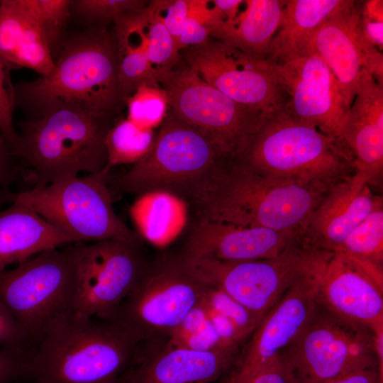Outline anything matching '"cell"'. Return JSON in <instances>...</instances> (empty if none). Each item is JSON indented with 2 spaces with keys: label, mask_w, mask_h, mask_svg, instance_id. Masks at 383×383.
I'll return each instance as SVG.
<instances>
[{
  "label": "cell",
  "mask_w": 383,
  "mask_h": 383,
  "mask_svg": "<svg viewBox=\"0 0 383 383\" xmlns=\"http://www.w3.org/2000/svg\"><path fill=\"white\" fill-rule=\"evenodd\" d=\"M111 179L110 172L103 170L5 196L30 208L74 243L117 240L142 243L138 234L114 211Z\"/></svg>",
  "instance_id": "8992f818"
},
{
  "label": "cell",
  "mask_w": 383,
  "mask_h": 383,
  "mask_svg": "<svg viewBox=\"0 0 383 383\" xmlns=\"http://www.w3.org/2000/svg\"><path fill=\"white\" fill-rule=\"evenodd\" d=\"M75 311L57 320L28 357L33 383H113L135 364L142 338Z\"/></svg>",
  "instance_id": "7a4b0ae2"
},
{
  "label": "cell",
  "mask_w": 383,
  "mask_h": 383,
  "mask_svg": "<svg viewBox=\"0 0 383 383\" xmlns=\"http://www.w3.org/2000/svg\"><path fill=\"white\" fill-rule=\"evenodd\" d=\"M15 106L40 117L60 106L113 114L124 104L113 32L97 26L69 38L51 72L14 87Z\"/></svg>",
  "instance_id": "3957f363"
},
{
  "label": "cell",
  "mask_w": 383,
  "mask_h": 383,
  "mask_svg": "<svg viewBox=\"0 0 383 383\" xmlns=\"http://www.w3.org/2000/svg\"><path fill=\"white\" fill-rule=\"evenodd\" d=\"M374 333V350L378 362V370L382 376H383V326L378 327Z\"/></svg>",
  "instance_id": "7dc6e473"
},
{
  "label": "cell",
  "mask_w": 383,
  "mask_h": 383,
  "mask_svg": "<svg viewBox=\"0 0 383 383\" xmlns=\"http://www.w3.org/2000/svg\"><path fill=\"white\" fill-rule=\"evenodd\" d=\"M11 69L0 56V134L6 140L9 149L16 144L18 136L13 119L15 94L14 86L9 76Z\"/></svg>",
  "instance_id": "d590c367"
},
{
  "label": "cell",
  "mask_w": 383,
  "mask_h": 383,
  "mask_svg": "<svg viewBox=\"0 0 383 383\" xmlns=\"http://www.w3.org/2000/svg\"><path fill=\"white\" fill-rule=\"evenodd\" d=\"M0 56L12 68L48 74L55 61L36 23L18 0H0Z\"/></svg>",
  "instance_id": "cb8c5ba5"
},
{
  "label": "cell",
  "mask_w": 383,
  "mask_h": 383,
  "mask_svg": "<svg viewBox=\"0 0 383 383\" xmlns=\"http://www.w3.org/2000/svg\"><path fill=\"white\" fill-rule=\"evenodd\" d=\"M179 53L182 62L204 81L244 106L269 116L287 106V98L266 60L212 38Z\"/></svg>",
  "instance_id": "5bb4252c"
},
{
  "label": "cell",
  "mask_w": 383,
  "mask_h": 383,
  "mask_svg": "<svg viewBox=\"0 0 383 383\" xmlns=\"http://www.w3.org/2000/svg\"><path fill=\"white\" fill-rule=\"evenodd\" d=\"M360 19L367 39L382 52L383 49V1L368 0L360 4Z\"/></svg>",
  "instance_id": "74e56055"
},
{
  "label": "cell",
  "mask_w": 383,
  "mask_h": 383,
  "mask_svg": "<svg viewBox=\"0 0 383 383\" xmlns=\"http://www.w3.org/2000/svg\"><path fill=\"white\" fill-rule=\"evenodd\" d=\"M204 305L207 317L221 339L229 348L238 350V347L245 338L228 318L208 306L205 303Z\"/></svg>",
  "instance_id": "b9f144b4"
},
{
  "label": "cell",
  "mask_w": 383,
  "mask_h": 383,
  "mask_svg": "<svg viewBox=\"0 0 383 383\" xmlns=\"http://www.w3.org/2000/svg\"><path fill=\"white\" fill-rule=\"evenodd\" d=\"M30 345L28 338L22 327L0 299V348L28 355L26 350Z\"/></svg>",
  "instance_id": "8d00e7d4"
},
{
  "label": "cell",
  "mask_w": 383,
  "mask_h": 383,
  "mask_svg": "<svg viewBox=\"0 0 383 383\" xmlns=\"http://www.w3.org/2000/svg\"><path fill=\"white\" fill-rule=\"evenodd\" d=\"M209 288L179 255L162 254L147 262L132 292L104 321L122 326L143 340L168 338Z\"/></svg>",
  "instance_id": "9c48e42d"
},
{
  "label": "cell",
  "mask_w": 383,
  "mask_h": 383,
  "mask_svg": "<svg viewBox=\"0 0 383 383\" xmlns=\"http://www.w3.org/2000/svg\"><path fill=\"white\" fill-rule=\"evenodd\" d=\"M28 355L0 348V383L27 379Z\"/></svg>",
  "instance_id": "60d3db41"
},
{
  "label": "cell",
  "mask_w": 383,
  "mask_h": 383,
  "mask_svg": "<svg viewBox=\"0 0 383 383\" xmlns=\"http://www.w3.org/2000/svg\"><path fill=\"white\" fill-rule=\"evenodd\" d=\"M235 158L278 182L331 186L354 174L346 148L287 106L265 117Z\"/></svg>",
  "instance_id": "5b68a950"
},
{
  "label": "cell",
  "mask_w": 383,
  "mask_h": 383,
  "mask_svg": "<svg viewBox=\"0 0 383 383\" xmlns=\"http://www.w3.org/2000/svg\"><path fill=\"white\" fill-rule=\"evenodd\" d=\"M129 370L113 383H128Z\"/></svg>",
  "instance_id": "c3c4849f"
},
{
  "label": "cell",
  "mask_w": 383,
  "mask_h": 383,
  "mask_svg": "<svg viewBox=\"0 0 383 383\" xmlns=\"http://www.w3.org/2000/svg\"><path fill=\"white\" fill-rule=\"evenodd\" d=\"M223 383H233V379H232V377H231V374L230 375V377Z\"/></svg>",
  "instance_id": "681fc988"
},
{
  "label": "cell",
  "mask_w": 383,
  "mask_h": 383,
  "mask_svg": "<svg viewBox=\"0 0 383 383\" xmlns=\"http://www.w3.org/2000/svg\"><path fill=\"white\" fill-rule=\"evenodd\" d=\"M226 155L199 130L169 109L150 152L111 179V191L135 195L164 190L187 201L194 187Z\"/></svg>",
  "instance_id": "52a82bcc"
},
{
  "label": "cell",
  "mask_w": 383,
  "mask_h": 383,
  "mask_svg": "<svg viewBox=\"0 0 383 383\" xmlns=\"http://www.w3.org/2000/svg\"><path fill=\"white\" fill-rule=\"evenodd\" d=\"M330 187L275 182L227 157L194 187L187 201L197 219L302 232Z\"/></svg>",
  "instance_id": "6da1fadb"
},
{
  "label": "cell",
  "mask_w": 383,
  "mask_h": 383,
  "mask_svg": "<svg viewBox=\"0 0 383 383\" xmlns=\"http://www.w3.org/2000/svg\"><path fill=\"white\" fill-rule=\"evenodd\" d=\"M318 302L338 318L374 331L383 326L382 268L332 252L321 272Z\"/></svg>",
  "instance_id": "e0dca14e"
},
{
  "label": "cell",
  "mask_w": 383,
  "mask_h": 383,
  "mask_svg": "<svg viewBox=\"0 0 383 383\" xmlns=\"http://www.w3.org/2000/svg\"><path fill=\"white\" fill-rule=\"evenodd\" d=\"M72 243L70 235L25 205L13 203L0 211V271Z\"/></svg>",
  "instance_id": "603a6c76"
},
{
  "label": "cell",
  "mask_w": 383,
  "mask_h": 383,
  "mask_svg": "<svg viewBox=\"0 0 383 383\" xmlns=\"http://www.w3.org/2000/svg\"><path fill=\"white\" fill-rule=\"evenodd\" d=\"M334 252L342 253L382 268L383 203L376 206L348 234Z\"/></svg>",
  "instance_id": "f546056e"
},
{
  "label": "cell",
  "mask_w": 383,
  "mask_h": 383,
  "mask_svg": "<svg viewBox=\"0 0 383 383\" xmlns=\"http://www.w3.org/2000/svg\"><path fill=\"white\" fill-rule=\"evenodd\" d=\"M248 383H298L291 369L280 357L254 376Z\"/></svg>",
  "instance_id": "ee69618b"
},
{
  "label": "cell",
  "mask_w": 383,
  "mask_h": 383,
  "mask_svg": "<svg viewBox=\"0 0 383 383\" xmlns=\"http://www.w3.org/2000/svg\"><path fill=\"white\" fill-rule=\"evenodd\" d=\"M39 27L50 49L61 40L70 14L69 0H18Z\"/></svg>",
  "instance_id": "d6a6232c"
},
{
  "label": "cell",
  "mask_w": 383,
  "mask_h": 383,
  "mask_svg": "<svg viewBox=\"0 0 383 383\" xmlns=\"http://www.w3.org/2000/svg\"><path fill=\"white\" fill-rule=\"evenodd\" d=\"M153 77L166 92L169 110L229 157L240 155L267 116L235 102L183 62Z\"/></svg>",
  "instance_id": "8fae6325"
},
{
  "label": "cell",
  "mask_w": 383,
  "mask_h": 383,
  "mask_svg": "<svg viewBox=\"0 0 383 383\" xmlns=\"http://www.w3.org/2000/svg\"><path fill=\"white\" fill-rule=\"evenodd\" d=\"M112 116L75 106L55 107L21 123L11 155L21 163L33 188L80 172H100L107 162L105 140Z\"/></svg>",
  "instance_id": "277c9868"
},
{
  "label": "cell",
  "mask_w": 383,
  "mask_h": 383,
  "mask_svg": "<svg viewBox=\"0 0 383 383\" xmlns=\"http://www.w3.org/2000/svg\"><path fill=\"white\" fill-rule=\"evenodd\" d=\"M207 319L206 306L202 300L189 312L180 324L170 333L168 342H175L196 332L203 326Z\"/></svg>",
  "instance_id": "7bdbcfd3"
},
{
  "label": "cell",
  "mask_w": 383,
  "mask_h": 383,
  "mask_svg": "<svg viewBox=\"0 0 383 383\" xmlns=\"http://www.w3.org/2000/svg\"><path fill=\"white\" fill-rule=\"evenodd\" d=\"M319 383H383V376L380 374L377 367H372Z\"/></svg>",
  "instance_id": "bcb514c9"
},
{
  "label": "cell",
  "mask_w": 383,
  "mask_h": 383,
  "mask_svg": "<svg viewBox=\"0 0 383 383\" xmlns=\"http://www.w3.org/2000/svg\"><path fill=\"white\" fill-rule=\"evenodd\" d=\"M237 350L197 351L166 344L140 353L128 383H211L235 362Z\"/></svg>",
  "instance_id": "7402d4cb"
},
{
  "label": "cell",
  "mask_w": 383,
  "mask_h": 383,
  "mask_svg": "<svg viewBox=\"0 0 383 383\" xmlns=\"http://www.w3.org/2000/svg\"><path fill=\"white\" fill-rule=\"evenodd\" d=\"M76 267L70 248L44 251L0 271V299L36 345L49 328L75 311Z\"/></svg>",
  "instance_id": "ba28073f"
},
{
  "label": "cell",
  "mask_w": 383,
  "mask_h": 383,
  "mask_svg": "<svg viewBox=\"0 0 383 383\" xmlns=\"http://www.w3.org/2000/svg\"><path fill=\"white\" fill-rule=\"evenodd\" d=\"M124 104L127 118L145 129L160 127L169 109L166 92L158 84L140 85L124 99Z\"/></svg>",
  "instance_id": "1f68e13d"
},
{
  "label": "cell",
  "mask_w": 383,
  "mask_h": 383,
  "mask_svg": "<svg viewBox=\"0 0 383 383\" xmlns=\"http://www.w3.org/2000/svg\"><path fill=\"white\" fill-rule=\"evenodd\" d=\"M328 257L289 289L262 318L233 371L235 383H248L279 360L308 326L319 306L320 274Z\"/></svg>",
  "instance_id": "9a60e30c"
},
{
  "label": "cell",
  "mask_w": 383,
  "mask_h": 383,
  "mask_svg": "<svg viewBox=\"0 0 383 383\" xmlns=\"http://www.w3.org/2000/svg\"><path fill=\"white\" fill-rule=\"evenodd\" d=\"M302 238L301 231L196 219L179 255L186 260L240 262L271 258Z\"/></svg>",
  "instance_id": "ac0fdd59"
},
{
  "label": "cell",
  "mask_w": 383,
  "mask_h": 383,
  "mask_svg": "<svg viewBox=\"0 0 383 383\" xmlns=\"http://www.w3.org/2000/svg\"><path fill=\"white\" fill-rule=\"evenodd\" d=\"M345 0L286 1L282 20L265 60L283 63L301 55L318 27Z\"/></svg>",
  "instance_id": "4316f807"
},
{
  "label": "cell",
  "mask_w": 383,
  "mask_h": 383,
  "mask_svg": "<svg viewBox=\"0 0 383 383\" xmlns=\"http://www.w3.org/2000/svg\"><path fill=\"white\" fill-rule=\"evenodd\" d=\"M286 1L246 0L245 9L231 22L211 33V38L248 55L265 60L270 45L281 24Z\"/></svg>",
  "instance_id": "d4e9b609"
},
{
  "label": "cell",
  "mask_w": 383,
  "mask_h": 383,
  "mask_svg": "<svg viewBox=\"0 0 383 383\" xmlns=\"http://www.w3.org/2000/svg\"><path fill=\"white\" fill-rule=\"evenodd\" d=\"M148 4L143 0H75L71 1L70 9L87 20L106 22L140 11Z\"/></svg>",
  "instance_id": "e575fe53"
},
{
  "label": "cell",
  "mask_w": 383,
  "mask_h": 383,
  "mask_svg": "<svg viewBox=\"0 0 383 383\" xmlns=\"http://www.w3.org/2000/svg\"><path fill=\"white\" fill-rule=\"evenodd\" d=\"M148 57L155 72L170 70L182 63L174 41L165 27L160 15L157 1H152L146 7Z\"/></svg>",
  "instance_id": "4dcf8cb0"
},
{
  "label": "cell",
  "mask_w": 383,
  "mask_h": 383,
  "mask_svg": "<svg viewBox=\"0 0 383 383\" xmlns=\"http://www.w3.org/2000/svg\"><path fill=\"white\" fill-rule=\"evenodd\" d=\"M146 7L113 21L118 80L123 101L140 85L157 84L148 57Z\"/></svg>",
  "instance_id": "83f0119b"
},
{
  "label": "cell",
  "mask_w": 383,
  "mask_h": 383,
  "mask_svg": "<svg viewBox=\"0 0 383 383\" xmlns=\"http://www.w3.org/2000/svg\"><path fill=\"white\" fill-rule=\"evenodd\" d=\"M70 247L75 262V312L106 320L130 294L147 264L141 243L108 240Z\"/></svg>",
  "instance_id": "4fadbf2b"
},
{
  "label": "cell",
  "mask_w": 383,
  "mask_h": 383,
  "mask_svg": "<svg viewBox=\"0 0 383 383\" xmlns=\"http://www.w3.org/2000/svg\"><path fill=\"white\" fill-rule=\"evenodd\" d=\"M17 171L8 143L0 134V188L6 187L15 181Z\"/></svg>",
  "instance_id": "f6af8a7d"
},
{
  "label": "cell",
  "mask_w": 383,
  "mask_h": 383,
  "mask_svg": "<svg viewBox=\"0 0 383 383\" xmlns=\"http://www.w3.org/2000/svg\"><path fill=\"white\" fill-rule=\"evenodd\" d=\"M360 6L357 1L345 0L318 27L302 54L315 53L326 63L337 82L347 111L363 69L357 36Z\"/></svg>",
  "instance_id": "44dd1931"
},
{
  "label": "cell",
  "mask_w": 383,
  "mask_h": 383,
  "mask_svg": "<svg viewBox=\"0 0 383 383\" xmlns=\"http://www.w3.org/2000/svg\"><path fill=\"white\" fill-rule=\"evenodd\" d=\"M190 206L179 195L154 190L137 195L129 214L143 240L157 247H165L184 231Z\"/></svg>",
  "instance_id": "484cf974"
},
{
  "label": "cell",
  "mask_w": 383,
  "mask_h": 383,
  "mask_svg": "<svg viewBox=\"0 0 383 383\" xmlns=\"http://www.w3.org/2000/svg\"><path fill=\"white\" fill-rule=\"evenodd\" d=\"M382 197L354 174L332 184L311 211L304 240L316 250L334 252Z\"/></svg>",
  "instance_id": "ffe728a7"
},
{
  "label": "cell",
  "mask_w": 383,
  "mask_h": 383,
  "mask_svg": "<svg viewBox=\"0 0 383 383\" xmlns=\"http://www.w3.org/2000/svg\"><path fill=\"white\" fill-rule=\"evenodd\" d=\"M167 344L204 352L218 350H232L238 351L236 349L229 348L223 343L209 318L203 326L196 332L175 342H167Z\"/></svg>",
  "instance_id": "f35d334b"
},
{
  "label": "cell",
  "mask_w": 383,
  "mask_h": 383,
  "mask_svg": "<svg viewBox=\"0 0 383 383\" xmlns=\"http://www.w3.org/2000/svg\"><path fill=\"white\" fill-rule=\"evenodd\" d=\"M157 134L139 127L128 118L118 120L109 130L105 140L107 162L104 170L142 160L151 150Z\"/></svg>",
  "instance_id": "f1b7e54d"
},
{
  "label": "cell",
  "mask_w": 383,
  "mask_h": 383,
  "mask_svg": "<svg viewBox=\"0 0 383 383\" xmlns=\"http://www.w3.org/2000/svg\"><path fill=\"white\" fill-rule=\"evenodd\" d=\"M268 64L272 78L287 98L290 113L341 143L348 111L337 82L323 60L309 52L283 63Z\"/></svg>",
  "instance_id": "2e32d148"
},
{
  "label": "cell",
  "mask_w": 383,
  "mask_h": 383,
  "mask_svg": "<svg viewBox=\"0 0 383 383\" xmlns=\"http://www.w3.org/2000/svg\"><path fill=\"white\" fill-rule=\"evenodd\" d=\"M330 254L303 238L267 259L223 262L186 260L191 271L207 285L221 289L263 318L298 280L316 269Z\"/></svg>",
  "instance_id": "30bf717a"
},
{
  "label": "cell",
  "mask_w": 383,
  "mask_h": 383,
  "mask_svg": "<svg viewBox=\"0 0 383 383\" xmlns=\"http://www.w3.org/2000/svg\"><path fill=\"white\" fill-rule=\"evenodd\" d=\"M157 1L163 23L176 43L189 13L192 0Z\"/></svg>",
  "instance_id": "ab89813d"
},
{
  "label": "cell",
  "mask_w": 383,
  "mask_h": 383,
  "mask_svg": "<svg viewBox=\"0 0 383 383\" xmlns=\"http://www.w3.org/2000/svg\"><path fill=\"white\" fill-rule=\"evenodd\" d=\"M340 140L351 156L354 174L370 186L378 183L383 170V84L364 69Z\"/></svg>",
  "instance_id": "d6986e66"
},
{
  "label": "cell",
  "mask_w": 383,
  "mask_h": 383,
  "mask_svg": "<svg viewBox=\"0 0 383 383\" xmlns=\"http://www.w3.org/2000/svg\"><path fill=\"white\" fill-rule=\"evenodd\" d=\"M204 301L208 306L228 318L245 339L254 333L262 319L216 287L209 286Z\"/></svg>",
  "instance_id": "836d02e7"
},
{
  "label": "cell",
  "mask_w": 383,
  "mask_h": 383,
  "mask_svg": "<svg viewBox=\"0 0 383 383\" xmlns=\"http://www.w3.org/2000/svg\"><path fill=\"white\" fill-rule=\"evenodd\" d=\"M281 357L298 383H319L378 368L373 331L338 318L320 304L308 326Z\"/></svg>",
  "instance_id": "7c38bea8"
}]
</instances>
